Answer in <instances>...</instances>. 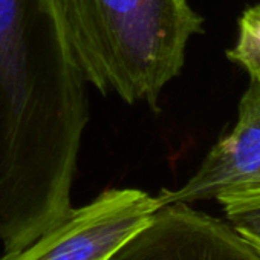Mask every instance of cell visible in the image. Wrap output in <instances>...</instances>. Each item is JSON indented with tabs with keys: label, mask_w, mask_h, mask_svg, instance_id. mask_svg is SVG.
<instances>
[{
	"label": "cell",
	"mask_w": 260,
	"mask_h": 260,
	"mask_svg": "<svg viewBox=\"0 0 260 260\" xmlns=\"http://www.w3.org/2000/svg\"><path fill=\"white\" fill-rule=\"evenodd\" d=\"M87 83L52 0H0V245L25 248L72 210Z\"/></svg>",
	"instance_id": "obj_1"
},
{
	"label": "cell",
	"mask_w": 260,
	"mask_h": 260,
	"mask_svg": "<svg viewBox=\"0 0 260 260\" xmlns=\"http://www.w3.org/2000/svg\"><path fill=\"white\" fill-rule=\"evenodd\" d=\"M72 57L104 95L158 109L204 17L188 0H52Z\"/></svg>",
	"instance_id": "obj_2"
},
{
	"label": "cell",
	"mask_w": 260,
	"mask_h": 260,
	"mask_svg": "<svg viewBox=\"0 0 260 260\" xmlns=\"http://www.w3.org/2000/svg\"><path fill=\"white\" fill-rule=\"evenodd\" d=\"M161 207L158 196L140 188H109L25 248L0 260H107Z\"/></svg>",
	"instance_id": "obj_3"
},
{
	"label": "cell",
	"mask_w": 260,
	"mask_h": 260,
	"mask_svg": "<svg viewBox=\"0 0 260 260\" xmlns=\"http://www.w3.org/2000/svg\"><path fill=\"white\" fill-rule=\"evenodd\" d=\"M107 260H260V249L226 220L173 202L161 205Z\"/></svg>",
	"instance_id": "obj_4"
},
{
	"label": "cell",
	"mask_w": 260,
	"mask_h": 260,
	"mask_svg": "<svg viewBox=\"0 0 260 260\" xmlns=\"http://www.w3.org/2000/svg\"><path fill=\"white\" fill-rule=\"evenodd\" d=\"M260 198V87L249 83L231 132L207 153L194 175L176 190H161V205L216 199L219 204Z\"/></svg>",
	"instance_id": "obj_5"
},
{
	"label": "cell",
	"mask_w": 260,
	"mask_h": 260,
	"mask_svg": "<svg viewBox=\"0 0 260 260\" xmlns=\"http://www.w3.org/2000/svg\"><path fill=\"white\" fill-rule=\"evenodd\" d=\"M226 58L248 74L249 83L260 87V2L239 17L237 40L226 51Z\"/></svg>",
	"instance_id": "obj_6"
},
{
	"label": "cell",
	"mask_w": 260,
	"mask_h": 260,
	"mask_svg": "<svg viewBox=\"0 0 260 260\" xmlns=\"http://www.w3.org/2000/svg\"><path fill=\"white\" fill-rule=\"evenodd\" d=\"M225 220L251 245L260 249V198L220 204Z\"/></svg>",
	"instance_id": "obj_7"
}]
</instances>
